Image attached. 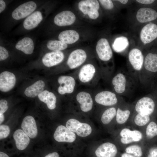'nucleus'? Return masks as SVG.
<instances>
[{
	"label": "nucleus",
	"instance_id": "obj_1",
	"mask_svg": "<svg viewBox=\"0 0 157 157\" xmlns=\"http://www.w3.org/2000/svg\"><path fill=\"white\" fill-rule=\"evenodd\" d=\"M139 83L128 71H118L111 80L113 91L121 96L129 95L135 90Z\"/></svg>",
	"mask_w": 157,
	"mask_h": 157
},
{
	"label": "nucleus",
	"instance_id": "obj_2",
	"mask_svg": "<svg viewBox=\"0 0 157 157\" xmlns=\"http://www.w3.org/2000/svg\"><path fill=\"white\" fill-rule=\"evenodd\" d=\"M115 143L119 149H122L133 143H144L142 131L129 125L117 129L115 131Z\"/></svg>",
	"mask_w": 157,
	"mask_h": 157
},
{
	"label": "nucleus",
	"instance_id": "obj_3",
	"mask_svg": "<svg viewBox=\"0 0 157 157\" xmlns=\"http://www.w3.org/2000/svg\"><path fill=\"white\" fill-rule=\"evenodd\" d=\"M72 74L80 84L87 85H96L103 78L101 70L91 63L84 64Z\"/></svg>",
	"mask_w": 157,
	"mask_h": 157
},
{
	"label": "nucleus",
	"instance_id": "obj_4",
	"mask_svg": "<svg viewBox=\"0 0 157 157\" xmlns=\"http://www.w3.org/2000/svg\"><path fill=\"white\" fill-rule=\"evenodd\" d=\"M88 57L87 53L83 49H77L73 50L69 55L65 66L61 68L54 69L51 72V73L57 74L77 69L84 64Z\"/></svg>",
	"mask_w": 157,
	"mask_h": 157
},
{
	"label": "nucleus",
	"instance_id": "obj_5",
	"mask_svg": "<svg viewBox=\"0 0 157 157\" xmlns=\"http://www.w3.org/2000/svg\"><path fill=\"white\" fill-rule=\"evenodd\" d=\"M76 81L72 74L59 76L55 82V93L61 96L73 95L75 93Z\"/></svg>",
	"mask_w": 157,
	"mask_h": 157
},
{
	"label": "nucleus",
	"instance_id": "obj_6",
	"mask_svg": "<svg viewBox=\"0 0 157 157\" xmlns=\"http://www.w3.org/2000/svg\"><path fill=\"white\" fill-rule=\"evenodd\" d=\"M144 57L141 51L137 48H133L129 52L128 60L130 68L128 71L140 83L141 73L142 69Z\"/></svg>",
	"mask_w": 157,
	"mask_h": 157
},
{
	"label": "nucleus",
	"instance_id": "obj_7",
	"mask_svg": "<svg viewBox=\"0 0 157 157\" xmlns=\"http://www.w3.org/2000/svg\"><path fill=\"white\" fill-rule=\"evenodd\" d=\"M94 95V99L96 103L104 107L117 106L125 101L122 96L117 94L113 90L100 91Z\"/></svg>",
	"mask_w": 157,
	"mask_h": 157
},
{
	"label": "nucleus",
	"instance_id": "obj_8",
	"mask_svg": "<svg viewBox=\"0 0 157 157\" xmlns=\"http://www.w3.org/2000/svg\"><path fill=\"white\" fill-rule=\"evenodd\" d=\"M133 112V103L125 101L117 106L115 118L117 129L128 125Z\"/></svg>",
	"mask_w": 157,
	"mask_h": 157
},
{
	"label": "nucleus",
	"instance_id": "obj_9",
	"mask_svg": "<svg viewBox=\"0 0 157 157\" xmlns=\"http://www.w3.org/2000/svg\"><path fill=\"white\" fill-rule=\"evenodd\" d=\"M134 113H141L157 118V104L151 97L145 96L133 102Z\"/></svg>",
	"mask_w": 157,
	"mask_h": 157
},
{
	"label": "nucleus",
	"instance_id": "obj_10",
	"mask_svg": "<svg viewBox=\"0 0 157 157\" xmlns=\"http://www.w3.org/2000/svg\"><path fill=\"white\" fill-rule=\"evenodd\" d=\"M157 72V54L149 53L144 58L140 83L142 84L150 73Z\"/></svg>",
	"mask_w": 157,
	"mask_h": 157
},
{
	"label": "nucleus",
	"instance_id": "obj_11",
	"mask_svg": "<svg viewBox=\"0 0 157 157\" xmlns=\"http://www.w3.org/2000/svg\"><path fill=\"white\" fill-rule=\"evenodd\" d=\"M66 126L81 137L88 136L92 131V128L90 125L86 123L80 122L75 119L72 118L68 120L66 122Z\"/></svg>",
	"mask_w": 157,
	"mask_h": 157
},
{
	"label": "nucleus",
	"instance_id": "obj_12",
	"mask_svg": "<svg viewBox=\"0 0 157 157\" xmlns=\"http://www.w3.org/2000/svg\"><path fill=\"white\" fill-rule=\"evenodd\" d=\"M17 81L16 75L13 72L4 71L0 74V91L3 93L8 92L15 87Z\"/></svg>",
	"mask_w": 157,
	"mask_h": 157
},
{
	"label": "nucleus",
	"instance_id": "obj_13",
	"mask_svg": "<svg viewBox=\"0 0 157 157\" xmlns=\"http://www.w3.org/2000/svg\"><path fill=\"white\" fill-rule=\"evenodd\" d=\"M74 95L82 112L86 113L92 110L93 101L92 95L90 92L82 90L75 92Z\"/></svg>",
	"mask_w": 157,
	"mask_h": 157
},
{
	"label": "nucleus",
	"instance_id": "obj_14",
	"mask_svg": "<svg viewBox=\"0 0 157 157\" xmlns=\"http://www.w3.org/2000/svg\"><path fill=\"white\" fill-rule=\"evenodd\" d=\"M144 144L150 145L157 144V119L151 120L142 131Z\"/></svg>",
	"mask_w": 157,
	"mask_h": 157
},
{
	"label": "nucleus",
	"instance_id": "obj_15",
	"mask_svg": "<svg viewBox=\"0 0 157 157\" xmlns=\"http://www.w3.org/2000/svg\"><path fill=\"white\" fill-rule=\"evenodd\" d=\"M96 51L99 59L101 61L107 62L112 58L113 53L108 40L105 38H101L97 42Z\"/></svg>",
	"mask_w": 157,
	"mask_h": 157
},
{
	"label": "nucleus",
	"instance_id": "obj_16",
	"mask_svg": "<svg viewBox=\"0 0 157 157\" xmlns=\"http://www.w3.org/2000/svg\"><path fill=\"white\" fill-rule=\"evenodd\" d=\"M119 149L115 142H106L99 146L95 154L97 157H116Z\"/></svg>",
	"mask_w": 157,
	"mask_h": 157
},
{
	"label": "nucleus",
	"instance_id": "obj_17",
	"mask_svg": "<svg viewBox=\"0 0 157 157\" xmlns=\"http://www.w3.org/2000/svg\"><path fill=\"white\" fill-rule=\"evenodd\" d=\"M47 83L43 79L35 80L25 88L23 94L30 98L37 97L43 91L46 89Z\"/></svg>",
	"mask_w": 157,
	"mask_h": 157
},
{
	"label": "nucleus",
	"instance_id": "obj_18",
	"mask_svg": "<svg viewBox=\"0 0 157 157\" xmlns=\"http://www.w3.org/2000/svg\"><path fill=\"white\" fill-rule=\"evenodd\" d=\"M65 57V54L62 51H52L45 54L42 58V61L44 66L51 68L61 64Z\"/></svg>",
	"mask_w": 157,
	"mask_h": 157
},
{
	"label": "nucleus",
	"instance_id": "obj_19",
	"mask_svg": "<svg viewBox=\"0 0 157 157\" xmlns=\"http://www.w3.org/2000/svg\"><path fill=\"white\" fill-rule=\"evenodd\" d=\"M37 7L36 3L31 1L24 3L17 7L12 12V16L15 20L23 19L32 13Z\"/></svg>",
	"mask_w": 157,
	"mask_h": 157
},
{
	"label": "nucleus",
	"instance_id": "obj_20",
	"mask_svg": "<svg viewBox=\"0 0 157 157\" xmlns=\"http://www.w3.org/2000/svg\"><path fill=\"white\" fill-rule=\"evenodd\" d=\"M154 119L155 118L148 114L133 112L128 125L142 131L148 123Z\"/></svg>",
	"mask_w": 157,
	"mask_h": 157
},
{
	"label": "nucleus",
	"instance_id": "obj_21",
	"mask_svg": "<svg viewBox=\"0 0 157 157\" xmlns=\"http://www.w3.org/2000/svg\"><path fill=\"white\" fill-rule=\"evenodd\" d=\"M54 140L59 142L72 143L76 139L74 133L63 125L59 126L53 134Z\"/></svg>",
	"mask_w": 157,
	"mask_h": 157
},
{
	"label": "nucleus",
	"instance_id": "obj_22",
	"mask_svg": "<svg viewBox=\"0 0 157 157\" xmlns=\"http://www.w3.org/2000/svg\"><path fill=\"white\" fill-rule=\"evenodd\" d=\"M21 128L30 138L33 139L37 137L38 129L35 120L33 116L28 115L25 117L22 122Z\"/></svg>",
	"mask_w": 157,
	"mask_h": 157
},
{
	"label": "nucleus",
	"instance_id": "obj_23",
	"mask_svg": "<svg viewBox=\"0 0 157 157\" xmlns=\"http://www.w3.org/2000/svg\"><path fill=\"white\" fill-rule=\"evenodd\" d=\"M140 39L144 44L150 43L157 37V25L154 23H149L142 29Z\"/></svg>",
	"mask_w": 157,
	"mask_h": 157
},
{
	"label": "nucleus",
	"instance_id": "obj_24",
	"mask_svg": "<svg viewBox=\"0 0 157 157\" xmlns=\"http://www.w3.org/2000/svg\"><path fill=\"white\" fill-rule=\"evenodd\" d=\"M76 19V16L72 12L69 10H65L56 15L54 17L53 21L56 25L63 26L72 24Z\"/></svg>",
	"mask_w": 157,
	"mask_h": 157
},
{
	"label": "nucleus",
	"instance_id": "obj_25",
	"mask_svg": "<svg viewBox=\"0 0 157 157\" xmlns=\"http://www.w3.org/2000/svg\"><path fill=\"white\" fill-rule=\"evenodd\" d=\"M57 94L55 92L46 89L37 97L41 102L45 104L49 110H53L56 108Z\"/></svg>",
	"mask_w": 157,
	"mask_h": 157
},
{
	"label": "nucleus",
	"instance_id": "obj_26",
	"mask_svg": "<svg viewBox=\"0 0 157 157\" xmlns=\"http://www.w3.org/2000/svg\"><path fill=\"white\" fill-rule=\"evenodd\" d=\"M17 149L23 151L27 147L30 142V138L22 129L15 130L13 135Z\"/></svg>",
	"mask_w": 157,
	"mask_h": 157
},
{
	"label": "nucleus",
	"instance_id": "obj_27",
	"mask_svg": "<svg viewBox=\"0 0 157 157\" xmlns=\"http://www.w3.org/2000/svg\"><path fill=\"white\" fill-rule=\"evenodd\" d=\"M136 17L137 20L140 23L147 22L156 19L157 12L151 8H141L137 11Z\"/></svg>",
	"mask_w": 157,
	"mask_h": 157
},
{
	"label": "nucleus",
	"instance_id": "obj_28",
	"mask_svg": "<svg viewBox=\"0 0 157 157\" xmlns=\"http://www.w3.org/2000/svg\"><path fill=\"white\" fill-rule=\"evenodd\" d=\"M42 19L41 13L39 11H36L24 20L23 23V26L26 30L32 29L36 27Z\"/></svg>",
	"mask_w": 157,
	"mask_h": 157
},
{
	"label": "nucleus",
	"instance_id": "obj_29",
	"mask_svg": "<svg viewBox=\"0 0 157 157\" xmlns=\"http://www.w3.org/2000/svg\"><path fill=\"white\" fill-rule=\"evenodd\" d=\"M15 47L27 55L32 54L34 49L33 40L28 37H24L19 40L16 44Z\"/></svg>",
	"mask_w": 157,
	"mask_h": 157
},
{
	"label": "nucleus",
	"instance_id": "obj_30",
	"mask_svg": "<svg viewBox=\"0 0 157 157\" xmlns=\"http://www.w3.org/2000/svg\"><path fill=\"white\" fill-rule=\"evenodd\" d=\"M117 106L106 107L101 113V120L104 125H108L113 122L115 123Z\"/></svg>",
	"mask_w": 157,
	"mask_h": 157
},
{
	"label": "nucleus",
	"instance_id": "obj_31",
	"mask_svg": "<svg viewBox=\"0 0 157 157\" xmlns=\"http://www.w3.org/2000/svg\"><path fill=\"white\" fill-rule=\"evenodd\" d=\"M78 33L73 30H67L61 32L58 36L59 40L67 44H73L79 39Z\"/></svg>",
	"mask_w": 157,
	"mask_h": 157
},
{
	"label": "nucleus",
	"instance_id": "obj_32",
	"mask_svg": "<svg viewBox=\"0 0 157 157\" xmlns=\"http://www.w3.org/2000/svg\"><path fill=\"white\" fill-rule=\"evenodd\" d=\"M146 145L143 142L133 143L125 147L124 152L132 154L136 157H142L145 153Z\"/></svg>",
	"mask_w": 157,
	"mask_h": 157
},
{
	"label": "nucleus",
	"instance_id": "obj_33",
	"mask_svg": "<svg viewBox=\"0 0 157 157\" xmlns=\"http://www.w3.org/2000/svg\"><path fill=\"white\" fill-rule=\"evenodd\" d=\"M79 10L84 15L93 9L98 10L99 5L98 1L96 0H85L80 1L78 3Z\"/></svg>",
	"mask_w": 157,
	"mask_h": 157
},
{
	"label": "nucleus",
	"instance_id": "obj_34",
	"mask_svg": "<svg viewBox=\"0 0 157 157\" xmlns=\"http://www.w3.org/2000/svg\"><path fill=\"white\" fill-rule=\"evenodd\" d=\"M129 45V42L128 39L125 37L121 36L115 40L112 46L115 52L121 53L127 48Z\"/></svg>",
	"mask_w": 157,
	"mask_h": 157
},
{
	"label": "nucleus",
	"instance_id": "obj_35",
	"mask_svg": "<svg viewBox=\"0 0 157 157\" xmlns=\"http://www.w3.org/2000/svg\"><path fill=\"white\" fill-rule=\"evenodd\" d=\"M47 48L52 51H62L67 47V44L60 40H50L47 44Z\"/></svg>",
	"mask_w": 157,
	"mask_h": 157
},
{
	"label": "nucleus",
	"instance_id": "obj_36",
	"mask_svg": "<svg viewBox=\"0 0 157 157\" xmlns=\"http://www.w3.org/2000/svg\"><path fill=\"white\" fill-rule=\"evenodd\" d=\"M146 157H157V144L146 145Z\"/></svg>",
	"mask_w": 157,
	"mask_h": 157
},
{
	"label": "nucleus",
	"instance_id": "obj_37",
	"mask_svg": "<svg viewBox=\"0 0 157 157\" xmlns=\"http://www.w3.org/2000/svg\"><path fill=\"white\" fill-rule=\"evenodd\" d=\"M10 129L7 125L4 124L0 125V139L1 140L7 138L10 133Z\"/></svg>",
	"mask_w": 157,
	"mask_h": 157
},
{
	"label": "nucleus",
	"instance_id": "obj_38",
	"mask_svg": "<svg viewBox=\"0 0 157 157\" xmlns=\"http://www.w3.org/2000/svg\"><path fill=\"white\" fill-rule=\"evenodd\" d=\"M9 108L8 101L4 99L0 100V117H5L4 114L7 111Z\"/></svg>",
	"mask_w": 157,
	"mask_h": 157
},
{
	"label": "nucleus",
	"instance_id": "obj_39",
	"mask_svg": "<svg viewBox=\"0 0 157 157\" xmlns=\"http://www.w3.org/2000/svg\"><path fill=\"white\" fill-rule=\"evenodd\" d=\"M99 2L105 9L111 10L114 7V5L112 1L110 0H100Z\"/></svg>",
	"mask_w": 157,
	"mask_h": 157
},
{
	"label": "nucleus",
	"instance_id": "obj_40",
	"mask_svg": "<svg viewBox=\"0 0 157 157\" xmlns=\"http://www.w3.org/2000/svg\"><path fill=\"white\" fill-rule=\"evenodd\" d=\"M9 57L7 50L4 47L0 46V60L3 61Z\"/></svg>",
	"mask_w": 157,
	"mask_h": 157
},
{
	"label": "nucleus",
	"instance_id": "obj_41",
	"mask_svg": "<svg viewBox=\"0 0 157 157\" xmlns=\"http://www.w3.org/2000/svg\"><path fill=\"white\" fill-rule=\"evenodd\" d=\"M87 15L91 19H96L99 16V14L98 10L97 9H93L89 12Z\"/></svg>",
	"mask_w": 157,
	"mask_h": 157
},
{
	"label": "nucleus",
	"instance_id": "obj_42",
	"mask_svg": "<svg viewBox=\"0 0 157 157\" xmlns=\"http://www.w3.org/2000/svg\"><path fill=\"white\" fill-rule=\"evenodd\" d=\"M43 157H60V156L57 152L54 151L44 155Z\"/></svg>",
	"mask_w": 157,
	"mask_h": 157
},
{
	"label": "nucleus",
	"instance_id": "obj_43",
	"mask_svg": "<svg viewBox=\"0 0 157 157\" xmlns=\"http://www.w3.org/2000/svg\"><path fill=\"white\" fill-rule=\"evenodd\" d=\"M136 1L140 3L145 4H149L154 2V0H137Z\"/></svg>",
	"mask_w": 157,
	"mask_h": 157
},
{
	"label": "nucleus",
	"instance_id": "obj_44",
	"mask_svg": "<svg viewBox=\"0 0 157 157\" xmlns=\"http://www.w3.org/2000/svg\"><path fill=\"white\" fill-rule=\"evenodd\" d=\"M6 4L4 1L2 0H0V13H1L5 9Z\"/></svg>",
	"mask_w": 157,
	"mask_h": 157
},
{
	"label": "nucleus",
	"instance_id": "obj_45",
	"mask_svg": "<svg viewBox=\"0 0 157 157\" xmlns=\"http://www.w3.org/2000/svg\"><path fill=\"white\" fill-rule=\"evenodd\" d=\"M120 157H136L133 155L126 153L125 152L121 154L120 155Z\"/></svg>",
	"mask_w": 157,
	"mask_h": 157
},
{
	"label": "nucleus",
	"instance_id": "obj_46",
	"mask_svg": "<svg viewBox=\"0 0 157 157\" xmlns=\"http://www.w3.org/2000/svg\"><path fill=\"white\" fill-rule=\"evenodd\" d=\"M0 157H10L6 153L1 151H0Z\"/></svg>",
	"mask_w": 157,
	"mask_h": 157
},
{
	"label": "nucleus",
	"instance_id": "obj_47",
	"mask_svg": "<svg viewBox=\"0 0 157 157\" xmlns=\"http://www.w3.org/2000/svg\"><path fill=\"white\" fill-rule=\"evenodd\" d=\"M117 1L119 2L120 3L124 4H125L126 3L128 2V0H117Z\"/></svg>",
	"mask_w": 157,
	"mask_h": 157
}]
</instances>
